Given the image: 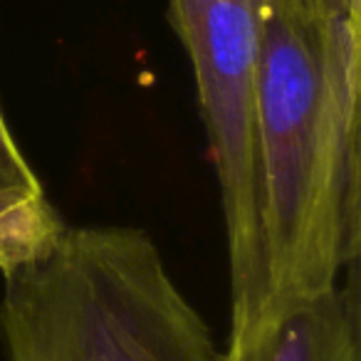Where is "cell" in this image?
<instances>
[{"instance_id": "cell-1", "label": "cell", "mask_w": 361, "mask_h": 361, "mask_svg": "<svg viewBox=\"0 0 361 361\" xmlns=\"http://www.w3.org/2000/svg\"><path fill=\"white\" fill-rule=\"evenodd\" d=\"M257 102L267 317L334 290L356 267L361 20L310 18L262 0Z\"/></svg>"}, {"instance_id": "cell-2", "label": "cell", "mask_w": 361, "mask_h": 361, "mask_svg": "<svg viewBox=\"0 0 361 361\" xmlns=\"http://www.w3.org/2000/svg\"><path fill=\"white\" fill-rule=\"evenodd\" d=\"M3 361H223L208 322L134 226H67L6 277Z\"/></svg>"}, {"instance_id": "cell-3", "label": "cell", "mask_w": 361, "mask_h": 361, "mask_svg": "<svg viewBox=\"0 0 361 361\" xmlns=\"http://www.w3.org/2000/svg\"><path fill=\"white\" fill-rule=\"evenodd\" d=\"M262 0H169V16L196 77L198 106L221 191L231 272L228 339L267 310L257 25Z\"/></svg>"}, {"instance_id": "cell-4", "label": "cell", "mask_w": 361, "mask_h": 361, "mask_svg": "<svg viewBox=\"0 0 361 361\" xmlns=\"http://www.w3.org/2000/svg\"><path fill=\"white\" fill-rule=\"evenodd\" d=\"M223 361H361L356 275L324 295L272 312L240 339H228Z\"/></svg>"}, {"instance_id": "cell-5", "label": "cell", "mask_w": 361, "mask_h": 361, "mask_svg": "<svg viewBox=\"0 0 361 361\" xmlns=\"http://www.w3.org/2000/svg\"><path fill=\"white\" fill-rule=\"evenodd\" d=\"M65 228L0 111V275L35 260Z\"/></svg>"}, {"instance_id": "cell-6", "label": "cell", "mask_w": 361, "mask_h": 361, "mask_svg": "<svg viewBox=\"0 0 361 361\" xmlns=\"http://www.w3.org/2000/svg\"><path fill=\"white\" fill-rule=\"evenodd\" d=\"M270 3L310 18H356L361 20V0H270Z\"/></svg>"}]
</instances>
